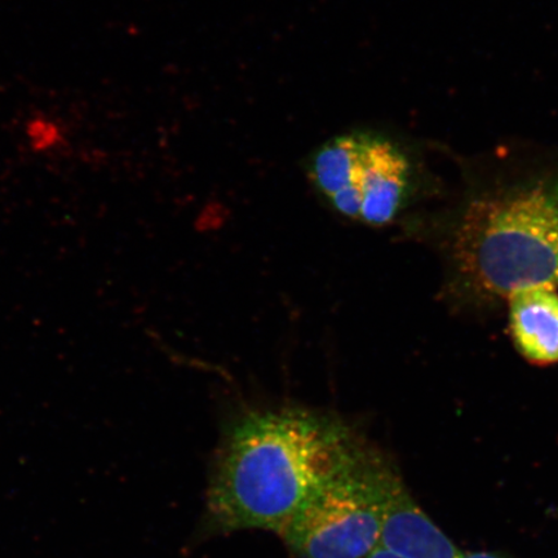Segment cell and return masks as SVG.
Segmentation results:
<instances>
[{
	"label": "cell",
	"mask_w": 558,
	"mask_h": 558,
	"mask_svg": "<svg viewBox=\"0 0 558 558\" xmlns=\"http://www.w3.org/2000/svg\"><path fill=\"white\" fill-rule=\"evenodd\" d=\"M308 177L339 215L368 227H384L407 206L414 169L393 140L352 132L332 137L314 151Z\"/></svg>",
	"instance_id": "4"
},
{
	"label": "cell",
	"mask_w": 558,
	"mask_h": 558,
	"mask_svg": "<svg viewBox=\"0 0 558 558\" xmlns=\"http://www.w3.org/2000/svg\"><path fill=\"white\" fill-rule=\"evenodd\" d=\"M509 326L520 354L538 365L558 362V292L533 286L507 298Z\"/></svg>",
	"instance_id": "6"
},
{
	"label": "cell",
	"mask_w": 558,
	"mask_h": 558,
	"mask_svg": "<svg viewBox=\"0 0 558 558\" xmlns=\"http://www.w3.org/2000/svg\"><path fill=\"white\" fill-rule=\"evenodd\" d=\"M460 558H506L498 554L493 553H472V554H462Z\"/></svg>",
	"instance_id": "8"
},
{
	"label": "cell",
	"mask_w": 558,
	"mask_h": 558,
	"mask_svg": "<svg viewBox=\"0 0 558 558\" xmlns=\"http://www.w3.org/2000/svg\"><path fill=\"white\" fill-rule=\"evenodd\" d=\"M360 439L343 422L303 409L256 411L226 437L208 488L214 526L281 533Z\"/></svg>",
	"instance_id": "1"
},
{
	"label": "cell",
	"mask_w": 558,
	"mask_h": 558,
	"mask_svg": "<svg viewBox=\"0 0 558 558\" xmlns=\"http://www.w3.org/2000/svg\"><path fill=\"white\" fill-rule=\"evenodd\" d=\"M393 470L359 441L278 535L302 558H367L379 548Z\"/></svg>",
	"instance_id": "3"
},
{
	"label": "cell",
	"mask_w": 558,
	"mask_h": 558,
	"mask_svg": "<svg viewBox=\"0 0 558 558\" xmlns=\"http://www.w3.org/2000/svg\"><path fill=\"white\" fill-rule=\"evenodd\" d=\"M379 547L404 558H460L463 554L411 497L396 469L388 478Z\"/></svg>",
	"instance_id": "5"
},
{
	"label": "cell",
	"mask_w": 558,
	"mask_h": 558,
	"mask_svg": "<svg viewBox=\"0 0 558 558\" xmlns=\"http://www.w3.org/2000/svg\"><path fill=\"white\" fill-rule=\"evenodd\" d=\"M452 248L460 276L481 295L558 288V171L480 194L460 216Z\"/></svg>",
	"instance_id": "2"
},
{
	"label": "cell",
	"mask_w": 558,
	"mask_h": 558,
	"mask_svg": "<svg viewBox=\"0 0 558 558\" xmlns=\"http://www.w3.org/2000/svg\"><path fill=\"white\" fill-rule=\"evenodd\" d=\"M367 558H404L399 555H396L393 553H389L386 548H376L372 555H369Z\"/></svg>",
	"instance_id": "7"
}]
</instances>
